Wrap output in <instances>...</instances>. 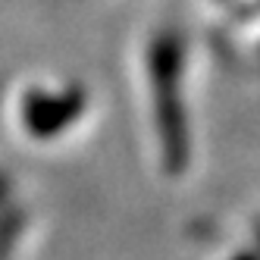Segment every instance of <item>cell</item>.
<instances>
[{
    "label": "cell",
    "mask_w": 260,
    "mask_h": 260,
    "mask_svg": "<svg viewBox=\"0 0 260 260\" xmlns=\"http://www.w3.org/2000/svg\"><path fill=\"white\" fill-rule=\"evenodd\" d=\"M82 91H28L22 101V122L35 138H50L60 128H66L72 119L82 113Z\"/></svg>",
    "instance_id": "6da1fadb"
},
{
    "label": "cell",
    "mask_w": 260,
    "mask_h": 260,
    "mask_svg": "<svg viewBox=\"0 0 260 260\" xmlns=\"http://www.w3.org/2000/svg\"><path fill=\"white\" fill-rule=\"evenodd\" d=\"M19 232V213H10L4 219V226H0V257L7 254V245L13 241V235Z\"/></svg>",
    "instance_id": "7a4b0ae2"
},
{
    "label": "cell",
    "mask_w": 260,
    "mask_h": 260,
    "mask_svg": "<svg viewBox=\"0 0 260 260\" xmlns=\"http://www.w3.org/2000/svg\"><path fill=\"white\" fill-rule=\"evenodd\" d=\"M7 191H10V179H7V173L0 170V201L7 198Z\"/></svg>",
    "instance_id": "3957f363"
}]
</instances>
